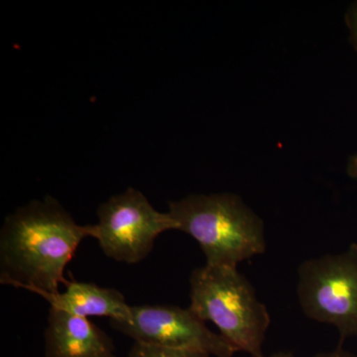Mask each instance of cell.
Listing matches in <instances>:
<instances>
[{
  "label": "cell",
  "instance_id": "obj_1",
  "mask_svg": "<svg viewBox=\"0 0 357 357\" xmlns=\"http://www.w3.org/2000/svg\"><path fill=\"white\" fill-rule=\"evenodd\" d=\"M93 236V225H77L50 196L26 204L0 230V283L39 296L60 292L77 248Z\"/></svg>",
  "mask_w": 357,
  "mask_h": 357
},
{
  "label": "cell",
  "instance_id": "obj_2",
  "mask_svg": "<svg viewBox=\"0 0 357 357\" xmlns=\"http://www.w3.org/2000/svg\"><path fill=\"white\" fill-rule=\"evenodd\" d=\"M176 230L201 246L206 265L237 268L266 250L264 223L236 194L190 195L169 203Z\"/></svg>",
  "mask_w": 357,
  "mask_h": 357
},
{
  "label": "cell",
  "instance_id": "obj_3",
  "mask_svg": "<svg viewBox=\"0 0 357 357\" xmlns=\"http://www.w3.org/2000/svg\"><path fill=\"white\" fill-rule=\"evenodd\" d=\"M190 310L217 326L236 351L265 357L262 347L271 323L269 312L237 268H196L190 277Z\"/></svg>",
  "mask_w": 357,
  "mask_h": 357
},
{
  "label": "cell",
  "instance_id": "obj_4",
  "mask_svg": "<svg viewBox=\"0 0 357 357\" xmlns=\"http://www.w3.org/2000/svg\"><path fill=\"white\" fill-rule=\"evenodd\" d=\"M298 301L307 318L333 326L340 340L357 335V243L298 268Z\"/></svg>",
  "mask_w": 357,
  "mask_h": 357
},
{
  "label": "cell",
  "instance_id": "obj_5",
  "mask_svg": "<svg viewBox=\"0 0 357 357\" xmlns=\"http://www.w3.org/2000/svg\"><path fill=\"white\" fill-rule=\"evenodd\" d=\"M98 217L93 238L105 256L126 264L144 260L160 234L176 229L170 213L155 210L146 197L133 188L103 203Z\"/></svg>",
  "mask_w": 357,
  "mask_h": 357
},
{
  "label": "cell",
  "instance_id": "obj_6",
  "mask_svg": "<svg viewBox=\"0 0 357 357\" xmlns=\"http://www.w3.org/2000/svg\"><path fill=\"white\" fill-rule=\"evenodd\" d=\"M115 330L135 342L232 357L236 349L190 310L167 305L131 306L126 321H112Z\"/></svg>",
  "mask_w": 357,
  "mask_h": 357
},
{
  "label": "cell",
  "instance_id": "obj_7",
  "mask_svg": "<svg viewBox=\"0 0 357 357\" xmlns=\"http://www.w3.org/2000/svg\"><path fill=\"white\" fill-rule=\"evenodd\" d=\"M44 349L46 357H117L109 335L88 318L51 307Z\"/></svg>",
  "mask_w": 357,
  "mask_h": 357
},
{
  "label": "cell",
  "instance_id": "obj_8",
  "mask_svg": "<svg viewBox=\"0 0 357 357\" xmlns=\"http://www.w3.org/2000/svg\"><path fill=\"white\" fill-rule=\"evenodd\" d=\"M51 309L69 312L77 317H105L110 321H126L131 306L119 290L103 288L93 283L70 281L64 292L40 296Z\"/></svg>",
  "mask_w": 357,
  "mask_h": 357
},
{
  "label": "cell",
  "instance_id": "obj_9",
  "mask_svg": "<svg viewBox=\"0 0 357 357\" xmlns=\"http://www.w3.org/2000/svg\"><path fill=\"white\" fill-rule=\"evenodd\" d=\"M128 357H211L204 352L169 349L158 345L135 342L128 352Z\"/></svg>",
  "mask_w": 357,
  "mask_h": 357
},
{
  "label": "cell",
  "instance_id": "obj_10",
  "mask_svg": "<svg viewBox=\"0 0 357 357\" xmlns=\"http://www.w3.org/2000/svg\"><path fill=\"white\" fill-rule=\"evenodd\" d=\"M345 23L349 30L352 46L357 51V1L354 2L345 13Z\"/></svg>",
  "mask_w": 357,
  "mask_h": 357
},
{
  "label": "cell",
  "instance_id": "obj_11",
  "mask_svg": "<svg viewBox=\"0 0 357 357\" xmlns=\"http://www.w3.org/2000/svg\"><path fill=\"white\" fill-rule=\"evenodd\" d=\"M312 357H357L356 354L351 352L344 351L342 347H338L335 351L328 352H321V354H316Z\"/></svg>",
  "mask_w": 357,
  "mask_h": 357
},
{
  "label": "cell",
  "instance_id": "obj_12",
  "mask_svg": "<svg viewBox=\"0 0 357 357\" xmlns=\"http://www.w3.org/2000/svg\"><path fill=\"white\" fill-rule=\"evenodd\" d=\"M347 173L349 177L357 180V153L352 155L347 160Z\"/></svg>",
  "mask_w": 357,
  "mask_h": 357
},
{
  "label": "cell",
  "instance_id": "obj_13",
  "mask_svg": "<svg viewBox=\"0 0 357 357\" xmlns=\"http://www.w3.org/2000/svg\"><path fill=\"white\" fill-rule=\"evenodd\" d=\"M269 357H296L294 356L292 352L290 351H279L277 354H272L271 356Z\"/></svg>",
  "mask_w": 357,
  "mask_h": 357
}]
</instances>
